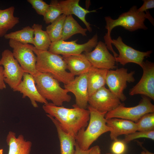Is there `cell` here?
I'll list each match as a JSON object with an SVG mask.
<instances>
[{
  "mask_svg": "<svg viewBox=\"0 0 154 154\" xmlns=\"http://www.w3.org/2000/svg\"><path fill=\"white\" fill-rule=\"evenodd\" d=\"M72 106L73 108H69L48 103L42 108L47 114L57 120L65 132L76 137L78 132L88 125L90 112L88 109L80 108L74 104Z\"/></svg>",
  "mask_w": 154,
  "mask_h": 154,
  "instance_id": "cell-1",
  "label": "cell"
},
{
  "mask_svg": "<svg viewBox=\"0 0 154 154\" xmlns=\"http://www.w3.org/2000/svg\"><path fill=\"white\" fill-rule=\"evenodd\" d=\"M137 9L136 6L134 5L128 11L122 13L116 19H113L109 16L105 17L106 23L105 28L107 32L104 37V43L108 50L112 52L115 57H117L118 54L112 47L111 42L112 39L110 36L111 32L114 28L120 26L131 32L138 29L146 30L148 29L144 23L146 19L154 25V19L149 11H146V13L139 12L138 11Z\"/></svg>",
  "mask_w": 154,
  "mask_h": 154,
  "instance_id": "cell-2",
  "label": "cell"
},
{
  "mask_svg": "<svg viewBox=\"0 0 154 154\" xmlns=\"http://www.w3.org/2000/svg\"><path fill=\"white\" fill-rule=\"evenodd\" d=\"M30 46L37 56L36 67L39 72L50 74L64 85L74 79L75 76L66 71V64L62 56L48 50H38L31 45Z\"/></svg>",
  "mask_w": 154,
  "mask_h": 154,
  "instance_id": "cell-3",
  "label": "cell"
},
{
  "mask_svg": "<svg viewBox=\"0 0 154 154\" xmlns=\"http://www.w3.org/2000/svg\"><path fill=\"white\" fill-rule=\"evenodd\" d=\"M90 118L86 129L82 128L78 133L76 137V143L83 150L89 149L90 146L101 135L110 131L107 125L105 116L106 112H100L89 105Z\"/></svg>",
  "mask_w": 154,
  "mask_h": 154,
  "instance_id": "cell-4",
  "label": "cell"
},
{
  "mask_svg": "<svg viewBox=\"0 0 154 154\" xmlns=\"http://www.w3.org/2000/svg\"><path fill=\"white\" fill-rule=\"evenodd\" d=\"M33 76L38 92L46 100L58 106L71 101V96L67 91L62 88L59 82L50 74L39 72Z\"/></svg>",
  "mask_w": 154,
  "mask_h": 154,
  "instance_id": "cell-5",
  "label": "cell"
},
{
  "mask_svg": "<svg viewBox=\"0 0 154 154\" xmlns=\"http://www.w3.org/2000/svg\"><path fill=\"white\" fill-rule=\"evenodd\" d=\"M138 105L133 107H126L124 103H121L114 110L106 113V119L117 118L137 122L145 114L154 112V105L150 99L144 96Z\"/></svg>",
  "mask_w": 154,
  "mask_h": 154,
  "instance_id": "cell-6",
  "label": "cell"
},
{
  "mask_svg": "<svg viewBox=\"0 0 154 154\" xmlns=\"http://www.w3.org/2000/svg\"><path fill=\"white\" fill-rule=\"evenodd\" d=\"M1 66H3L5 82L14 90L22 80L25 72L14 58L12 52L8 49L5 50L1 53Z\"/></svg>",
  "mask_w": 154,
  "mask_h": 154,
  "instance_id": "cell-7",
  "label": "cell"
},
{
  "mask_svg": "<svg viewBox=\"0 0 154 154\" xmlns=\"http://www.w3.org/2000/svg\"><path fill=\"white\" fill-rule=\"evenodd\" d=\"M134 74V71L128 72L127 69L123 68L108 70L106 84L109 90L121 101L126 100L123 91L127 87V83L135 82Z\"/></svg>",
  "mask_w": 154,
  "mask_h": 154,
  "instance_id": "cell-8",
  "label": "cell"
},
{
  "mask_svg": "<svg viewBox=\"0 0 154 154\" xmlns=\"http://www.w3.org/2000/svg\"><path fill=\"white\" fill-rule=\"evenodd\" d=\"M98 36L96 34L86 42L83 44L76 43L78 40L66 41L60 40L51 42L48 51L58 54L69 56L81 54L83 52L91 51L98 42Z\"/></svg>",
  "mask_w": 154,
  "mask_h": 154,
  "instance_id": "cell-9",
  "label": "cell"
},
{
  "mask_svg": "<svg viewBox=\"0 0 154 154\" xmlns=\"http://www.w3.org/2000/svg\"><path fill=\"white\" fill-rule=\"evenodd\" d=\"M9 44L13 49L14 58L25 72L33 76L38 73L36 67L37 56L30 44H23L11 39H9Z\"/></svg>",
  "mask_w": 154,
  "mask_h": 154,
  "instance_id": "cell-10",
  "label": "cell"
},
{
  "mask_svg": "<svg viewBox=\"0 0 154 154\" xmlns=\"http://www.w3.org/2000/svg\"><path fill=\"white\" fill-rule=\"evenodd\" d=\"M111 42L119 52L118 56L115 57L116 62L123 66L128 63H133L141 66L145 58L150 57L152 52L151 50L142 52L133 48L125 44L120 36L116 39H112Z\"/></svg>",
  "mask_w": 154,
  "mask_h": 154,
  "instance_id": "cell-11",
  "label": "cell"
},
{
  "mask_svg": "<svg viewBox=\"0 0 154 154\" xmlns=\"http://www.w3.org/2000/svg\"><path fill=\"white\" fill-rule=\"evenodd\" d=\"M143 74L139 82L131 88L130 96L140 94L154 100V63L147 60L140 66Z\"/></svg>",
  "mask_w": 154,
  "mask_h": 154,
  "instance_id": "cell-12",
  "label": "cell"
},
{
  "mask_svg": "<svg viewBox=\"0 0 154 154\" xmlns=\"http://www.w3.org/2000/svg\"><path fill=\"white\" fill-rule=\"evenodd\" d=\"M88 103L97 110L106 113L114 110L121 103L120 100L105 86L89 96Z\"/></svg>",
  "mask_w": 154,
  "mask_h": 154,
  "instance_id": "cell-13",
  "label": "cell"
},
{
  "mask_svg": "<svg viewBox=\"0 0 154 154\" xmlns=\"http://www.w3.org/2000/svg\"><path fill=\"white\" fill-rule=\"evenodd\" d=\"M84 54L92 66L108 70L116 68L115 57L110 53L105 43L98 42L92 51L85 52Z\"/></svg>",
  "mask_w": 154,
  "mask_h": 154,
  "instance_id": "cell-14",
  "label": "cell"
},
{
  "mask_svg": "<svg viewBox=\"0 0 154 154\" xmlns=\"http://www.w3.org/2000/svg\"><path fill=\"white\" fill-rule=\"evenodd\" d=\"M68 92H72L75 97L76 106L81 108H87L89 97L87 83V72L75 78L70 83L64 85Z\"/></svg>",
  "mask_w": 154,
  "mask_h": 154,
  "instance_id": "cell-15",
  "label": "cell"
},
{
  "mask_svg": "<svg viewBox=\"0 0 154 154\" xmlns=\"http://www.w3.org/2000/svg\"><path fill=\"white\" fill-rule=\"evenodd\" d=\"M23 78V80L13 90L14 91H17L22 93L23 98L26 97L29 98L32 105L35 108L38 107L37 102L44 104L48 103L47 100L43 98L38 92L33 75L25 72Z\"/></svg>",
  "mask_w": 154,
  "mask_h": 154,
  "instance_id": "cell-16",
  "label": "cell"
},
{
  "mask_svg": "<svg viewBox=\"0 0 154 154\" xmlns=\"http://www.w3.org/2000/svg\"><path fill=\"white\" fill-rule=\"evenodd\" d=\"M107 125L110 128V137L114 141L119 135H127L137 131L136 123L129 120L117 118L106 119Z\"/></svg>",
  "mask_w": 154,
  "mask_h": 154,
  "instance_id": "cell-17",
  "label": "cell"
},
{
  "mask_svg": "<svg viewBox=\"0 0 154 154\" xmlns=\"http://www.w3.org/2000/svg\"><path fill=\"white\" fill-rule=\"evenodd\" d=\"M79 0H65L59 1L62 14L66 16L74 15L84 24L86 29L89 32L92 31L91 25L86 20V15L89 13L96 12V10H88L79 4Z\"/></svg>",
  "mask_w": 154,
  "mask_h": 154,
  "instance_id": "cell-18",
  "label": "cell"
},
{
  "mask_svg": "<svg viewBox=\"0 0 154 154\" xmlns=\"http://www.w3.org/2000/svg\"><path fill=\"white\" fill-rule=\"evenodd\" d=\"M62 56L67 69L74 76L87 72L92 66L84 54Z\"/></svg>",
  "mask_w": 154,
  "mask_h": 154,
  "instance_id": "cell-19",
  "label": "cell"
},
{
  "mask_svg": "<svg viewBox=\"0 0 154 154\" xmlns=\"http://www.w3.org/2000/svg\"><path fill=\"white\" fill-rule=\"evenodd\" d=\"M6 142L9 146L8 154H30L32 143L25 139L20 134L17 137L15 133L9 131L7 137Z\"/></svg>",
  "mask_w": 154,
  "mask_h": 154,
  "instance_id": "cell-20",
  "label": "cell"
},
{
  "mask_svg": "<svg viewBox=\"0 0 154 154\" xmlns=\"http://www.w3.org/2000/svg\"><path fill=\"white\" fill-rule=\"evenodd\" d=\"M55 126L59 139L61 154H74L76 143V137L65 132L59 123L54 117L46 114Z\"/></svg>",
  "mask_w": 154,
  "mask_h": 154,
  "instance_id": "cell-21",
  "label": "cell"
},
{
  "mask_svg": "<svg viewBox=\"0 0 154 154\" xmlns=\"http://www.w3.org/2000/svg\"><path fill=\"white\" fill-rule=\"evenodd\" d=\"M108 70L92 66L87 72V83L89 96L102 87L106 83Z\"/></svg>",
  "mask_w": 154,
  "mask_h": 154,
  "instance_id": "cell-22",
  "label": "cell"
},
{
  "mask_svg": "<svg viewBox=\"0 0 154 154\" xmlns=\"http://www.w3.org/2000/svg\"><path fill=\"white\" fill-rule=\"evenodd\" d=\"M87 29L82 27L72 15L66 16L64 23L61 40L65 41L76 34L87 35Z\"/></svg>",
  "mask_w": 154,
  "mask_h": 154,
  "instance_id": "cell-23",
  "label": "cell"
},
{
  "mask_svg": "<svg viewBox=\"0 0 154 154\" xmlns=\"http://www.w3.org/2000/svg\"><path fill=\"white\" fill-rule=\"evenodd\" d=\"M32 27L34 30V46L40 50H48L51 42L46 31L42 29V25L34 24Z\"/></svg>",
  "mask_w": 154,
  "mask_h": 154,
  "instance_id": "cell-24",
  "label": "cell"
},
{
  "mask_svg": "<svg viewBox=\"0 0 154 154\" xmlns=\"http://www.w3.org/2000/svg\"><path fill=\"white\" fill-rule=\"evenodd\" d=\"M34 30L32 27L26 26L22 29L8 34L4 36L6 39H11L23 44H31L34 45Z\"/></svg>",
  "mask_w": 154,
  "mask_h": 154,
  "instance_id": "cell-25",
  "label": "cell"
},
{
  "mask_svg": "<svg viewBox=\"0 0 154 154\" xmlns=\"http://www.w3.org/2000/svg\"><path fill=\"white\" fill-rule=\"evenodd\" d=\"M15 8L12 6L0 11V29L7 31L12 29L19 22V18L15 17Z\"/></svg>",
  "mask_w": 154,
  "mask_h": 154,
  "instance_id": "cell-26",
  "label": "cell"
},
{
  "mask_svg": "<svg viewBox=\"0 0 154 154\" xmlns=\"http://www.w3.org/2000/svg\"><path fill=\"white\" fill-rule=\"evenodd\" d=\"M66 15L62 14L46 27V31L51 42L61 40L63 26Z\"/></svg>",
  "mask_w": 154,
  "mask_h": 154,
  "instance_id": "cell-27",
  "label": "cell"
},
{
  "mask_svg": "<svg viewBox=\"0 0 154 154\" xmlns=\"http://www.w3.org/2000/svg\"><path fill=\"white\" fill-rule=\"evenodd\" d=\"M59 1L51 0L49 6L43 16V20L46 24L51 23L62 14Z\"/></svg>",
  "mask_w": 154,
  "mask_h": 154,
  "instance_id": "cell-28",
  "label": "cell"
},
{
  "mask_svg": "<svg viewBox=\"0 0 154 154\" xmlns=\"http://www.w3.org/2000/svg\"><path fill=\"white\" fill-rule=\"evenodd\" d=\"M137 131H154V112L146 114L136 123Z\"/></svg>",
  "mask_w": 154,
  "mask_h": 154,
  "instance_id": "cell-29",
  "label": "cell"
},
{
  "mask_svg": "<svg viewBox=\"0 0 154 154\" xmlns=\"http://www.w3.org/2000/svg\"><path fill=\"white\" fill-rule=\"evenodd\" d=\"M141 138H145L154 140V131H137L125 135L124 138L122 141L126 144L134 139Z\"/></svg>",
  "mask_w": 154,
  "mask_h": 154,
  "instance_id": "cell-30",
  "label": "cell"
},
{
  "mask_svg": "<svg viewBox=\"0 0 154 154\" xmlns=\"http://www.w3.org/2000/svg\"><path fill=\"white\" fill-rule=\"evenodd\" d=\"M27 1L31 5L38 14L43 16L49 6V4L42 0H28Z\"/></svg>",
  "mask_w": 154,
  "mask_h": 154,
  "instance_id": "cell-31",
  "label": "cell"
},
{
  "mask_svg": "<svg viewBox=\"0 0 154 154\" xmlns=\"http://www.w3.org/2000/svg\"><path fill=\"white\" fill-rule=\"evenodd\" d=\"M114 141L111 147L112 152L114 154H123L126 150V144L122 141Z\"/></svg>",
  "mask_w": 154,
  "mask_h": 154,
  "instance_id": "cell-32",
  "label": "cell"
},
{
  "mask_svg": "<svg viewBox=\"0 0 154 154\" xmlns=\"http://www.w3.org/2000/svg\"><path fill=\"white\" fill-rule=\"evenodd\" d=\"M142 5L137 9L138 11L139 12H144L148 9L154 8V0H144Z\"/></svg>",
  "mask_w": 154,
  "mask_h": 154,
  "instance_id": "cell-33",
  "label": "cell"
},
{
  "mask_svg": "<svg viewBox=\"0 0 154 154\" xmlns=\"http://www.w3.org/2000/svg\"><path fill=\"white\" fill-rule=\"evenodd\" d=\"M3 71V67L0 66V90L5 89L6 88L4 81Z\"/></svg>",
  "mask_w": 154,
  "mask_h": 154,
  "instance_id": "cell-34",
  "label": "cell"
},
{
  "mask_svg": "<svg viewBox=\"0 0 154 154\" xmlns=\"http://www.w3.org/2000/svg\"><path fill=\"white\" fill-rule=\"evenodd\" d=\"M75 151L74 154H89L90 149L86 150H83L81 149L77 143L75 145Z\"/></svg>",
  "mask_w": 154,
  "mask_h": 154,
  "instance_id": "cell-35",
  "label": "cell"
},
{
  "mask_svg": "<svg viewBox=\"0 0 154 154\" xmlns=\"http://www.w3.org/2000/svg\"><path fill=\"white\" fill-rule=\"evenodd\" d=\"M89 154H101V150L99 146L96 145L90 149Z\"/></svg>",
  "mask_w": 154,
  "mask_h": 154,
  "instance_id": "cell-36",
  "label": "cell"
},
{
  "mask_svg": "<svg viewBox=\"0 0 154 154\" xmlns=\"http://www.w3.org/2000/svg\"><path fill=\"white\" fill-rule=\"evenodd\" d=\"M7 31L5 30L0 29V38L4 36L5 35Z\"/></svg>",
  "mask_w": 154,
  "mask_h": 154,
  "instance_id": "cell-37",
  "label": "cell"
},
{
  "mask_svg": "<svg viewBox=\"0 0 154 154\" xmlns=\"http://www.w3.org/2000/svg\"><path fill=\"white\" fill-rule=\"evenodd\" d=\"M140 154H154V153L144 149V150Z\"/></svg>",
  "mask_w": 154,
  "mask_h": 154,
  "instance_id": "cell-38",
  "label": "cell"
},
{
  "mask_svg": "<svg viewBox=\"0 0 154 154\" xmlns=\"http://www.w3.org/2000/svg\"><path fill=\"white\" fill-rule=\"evenodd\" d=\"M0 154H3V149H0Z\"/></svg>",
  "mask_w": 154,
  "mask_h": 154,
  "instance_id": "cell-39",
  "label": "cell"
},
{
  "mask_svg": "<svg viewBox=\"0 0 154 154\" xmlns=\"http://www.w3.org/2000/svg\"><path fill=\"white\" fill-rule=\"evenodd\" d=\"M106 154H113L112 153H107Z\"/></svg>",
  "mask_w": 154,
  "mask_h": 154,
  "instance_id": "cell-40",
  "label": "cell"
},
{
  "mask_svg": "<svg viewBox=\"0 0 154 154\" xmlns=\"http://www.w3.org/2000/svg\"><path fill=\"white\" fill-rule=\"evenodd\" d=\"M1 10V9H0V11Z\"/></svg>",
  "mask_w": 154,
  "mask_h": 154,
  "instance_id": "cell-41",
  "label": "cell"
},
{
  "mask_svg": "<svg viewBox=\"0 0 154 154\" xmlns=\"http://www.w3.org/2000/svg\"></svg>",
  "mask_w": 154,
  "mask_h": 154,
  "instance_id": "cell-42",
  "label": "cell"
}]
</instances>
